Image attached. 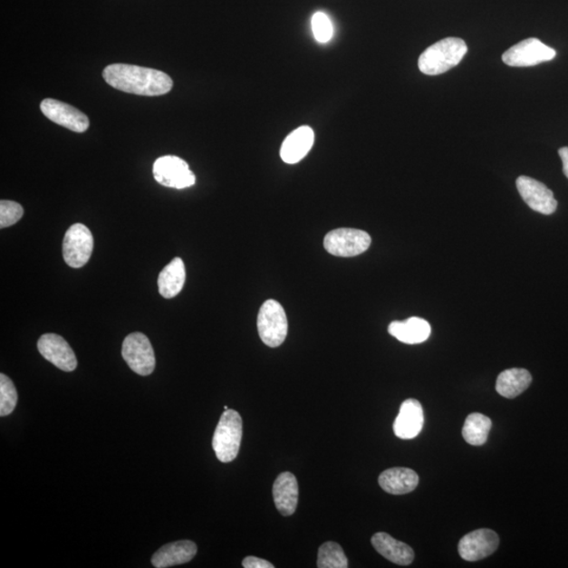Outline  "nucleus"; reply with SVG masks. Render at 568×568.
Listing matches in <instances>:
<instances>
[{
    "label": "nucleus",
    "instance_id": "obj_17",
    "mask_svg": "<svg viewBox=\"0 0 568 568\" xmlns=\"http://www.w3.org/2000/svg\"><path fill=\"white\" fill-rule=\"evenodd\" d=\"M274 502L283 515H292L298 505L299 486L296 477L290 472L280 474L273 486Z\"/></svg>",
    "mask_w": 568,
    "mask_h": 568
},
{
    "label": "nucleus",
    "instance_id": "obj_9",
    "mask_svg": "<svg viewBox=\"0 0 568 568\" xmlns=\"http://www.w3.org/2000/svg\"><path fill=\"white\" fill-rule=\"evenodd\" d=\"M153 174L159 185L178 189L193 187L196 182L194 173L188 163L178 156H162L155 161Z\"/></svg>",
    "mask_w": 568,
    "mask_h": 568
},
{
    "label": "nucleus",
    "instance_id": "obj_6",
    "mask_svg": "<svg viewBox=\"0 0 568 568\" xmlns=\"http://www.w3.org/2000/svg\"><path fill=\"white\" fill-rule=\"evenodd\" d=\"M94 249V238L89 228L82 224L70 226L63 243L65 264L80 269L88 264Z\"/></svg>",
    "mask_w": 568,
    "mask_h": 568
},
{
    "label": "nucleus",
    "instance_id": "obj_24",
    "mask_svg": "<svg viewBox=\"0 0 568 568\" xmlns=\"http://www.w3.org/2000/svg\"><path fill=\"white\" fill-rule=\"evenodd\" d=\"M317 566L319 568H347L349 561L342 547L336 542H325L318 552Z\"/></svg>",
    "mask_w": 568,
    "mask_h": 568
},
{
    "label": "nucleus",
    "instance_id": "obj_21",
    "mask_svg": "<svg viewBox=\"0 0 568 568\" xmlns=\"http://www.w3.org/2000/svg\"><path fill=\"white\" fill-rule=\"evenodd\" d=\"M186 283V266L181 258H174L163 267L159 277L160 295L171 299L178 295Z\"/></svg>",
    "mask_w": 568,
    "mask_h": 568
},
{
    "label": "nucleus",
    "instance_id": "obj_29",
    "mask_svg": "<svg viewBox=\"0 0 568 568\" xmlns=\"http://www.w3.org/2000/svg\"><path fill=\"white\" fill-rule=\"evenodd\" d=\"M559 156L563 163V173L568 178V147L561 148L559 149Z\"/></svg>",
    "mask_w": 568,
    "mask_h": 568
},
{
    "label": "nucleus",
    "instance_id": "obj_19",
    "mask_svg": "<svg viewBox=\"0 0 568 568\" xmlns=\"http://www.w3.org/2000/svg\"><path fill=\"white\" fill-rule=\"evenodd\" d=\"M379 485L384 492L391 495H406L413 492L419 485V476L413 469L394 467L379 476Z\"/></svg>",
    "mask_w": 568,
    "mask_h": 568
},
{
    "label": "nucleus",
    "instance_id": "obj_4",
    "mask_svg": "<svg viewBox=\"0 0 568 568\" xmlns=\"http://www.w3.org/2000/svg\"><path fill=\"white\" fill-rule=\"evenodd\" d=\"M257 326L261 341L267 347H280L284 342L289 330L284 306L276 300H266L260 308Z\"/></svg>",
    "mask_w": 568,
    "mask_h": 568
},
{
    "label": "nucleus",
    "instance_id": "obj_26",
    "mask_svg": "<svg viewBox=\"0 0 568 568\" xmlns=\"http://www.w3.org/2000/svg\"><path fill=\"white\" fill-rule=\"evenodd\" d=\"M312 30L316 41L320 43H329L334 34L332 24L328 15L323 12H317L312 17Z\"/></svg>",
    "mask_w": 568,
    "mask_h": 568
},
{
    "label": "nucleus",
    "instance_id": "obj_18",
    "mask_svg": "<svg viewBox=\"0 0 568 568\" xmlns=\"http://www.w3.org/2000/svg\"><path fill=\"white\" fill-rule=\"evenodd\" d=\"M371 544L385 559L398 565H409L413 563L415 553L413 548L390 536L387 533H377L371 538Z\"/></svg>",
    "mask_w": 568,
    "mask_h": 568
},
{
    "label": "nucleus",
    "instance_id": "obj_23",
    "mask_svg": "<svg viewBox=\"0 0 568 568\" xmlns=\"http://www.w3.org/2000/svg\"><path fill=\"white\" fill-rule=\"evenodd\" d=\"M492 420L487 416L474 413L467 418L462 428L463 438L471 446L480 447L487 441Z\"/></svg>",
    "mask_w": 568,
    "mask_h": 568
},
{
    "label": "nucleus",
    "instance_id": "obj_8",
    "mask_svg": "<svg viewBox=\"0 0 568 568\" xmlns=\"http://www.w3.org/2000/svg\"><path fill=\"white\" fill-rule=\"evenodd\" d=\"M556 54V51L548 47L538 38H527L509 48L502 55V61L509 67H534L541 63L553 61Z\"/></svg>",
    "mask_w": 568,
    "mask_h": 568
},
{
    "label": "nucleus",
    "instance_id": "obj_11",
    "mask_svg": "<svg viewBox=\"0 0 568 568\" xmlns=\"http://www.w3.org/2000/svg\"><path fill=\"white\" fill-rule=\"evenodd\" d=\"M521 197L532 210L544 215H552L557 210L558 202L550 188L542 182L520 176L515 181Z\"/></svg>",
    "mask_w": 568,
    "mask_h": 568
},
{
    "label": "nucleus",
    "instance_id": "obj_12",
    "mask_svg": "<svg viewBox=\"0 0 568 568\" xmlns=\"http://www.w3.org/2000/svg\"><path fill=\"white\" fill-rule=\"evenodd\" d=\"M497 534L488 528H481L466 534L459 542L458 551L462 559L479 561L491 556L499 546Z\"/></svg>",
    "mask_w": 568,
    "mask_h": 568
},
{
    "label": "nucleus",
    "instance_id": "obj_7",
    "mask_svg": "<svg viewBox=\"0 0 568 568\" xmlns=\"http://www.w3.org/2000/svg\"><path fill=\"white\" fill-rule=\"evenodd\" d=\"M122 357L130 370L140 376L151 375L155 370V352L149 338L142 332H132L122 344Z\"/></svg>",
    "mask_w": 568,
    "mask_h": 568
},
{
    "label": "nucleus",
    "instance_id": "obj_20",
    "mask_svg": "<svg viewBox=\"0 0 568 568\" xmlns=\"http://www.w3.org/2000/svg\"><path fill=\"white\" fill-rule=\"evenodd\" d=\"M430 325L422 318L410 317L406 322H394L389 325V332L406 344L427 342L430 336Z\"/></svg>",
    "mask_w": 568,
    "mask_h": 568
},
{
    "label": "nucleus",
    "instance_id": "obj_22",
    "mask_svg": "<svg viewBox=\"0 0 568 568\" xmlns=\"http://www.w3.org/2000/svg\"><path fill=\"white\" fill-rule=\"evenodd\" d=\"M533 378L525 369H509L498 376L496 390L501 396L513 400L530 388Z\"/></svg>",
    "mask_w": 568,
    "mask_h": 568
},
{
    "label": "nucleus",
    "instance_id": "obj_14",
    "mask_svg": "<svg viewBox=\"0 0 568 568\" xmlns=\"http://www.w3.org/2000/svg\"><path fill=\"white\" fill-rule=\"evenodd\" d=\"M424 414L421 403L408 400L401 404L400 415L394 422V433L400 439H414L421 433Z\"/></svg>",
    "mask_w": 568,
    "mask_h": 568
},
{
    "label": "nucleus",
    "instance_id": "obj_13",
    "mask_svg": "<svg viewBox=\"0 0 568 568\" xmlns=\"http://www.w3.org/2000/svg\"><path fill=\"white\" fill-rule=\"evenodd\" d=\"M37 348L42 356L63 371L77 368V358L64 339L56 334H44L39 338Z\"/></svg>",
    "mask_w": 568,
    "mask_h": 568
},
{
    "label": "nucleus",
    "instance_id": "obj_1",
    "mask_svg": "<svg viewBox=\"0 0 568 568\" xmlns=\"http://www.w3.org/2000/svg\"><path fill=\"white\" fill-rule=\"evenodd\" d=\"M103 78L116 90L140 96L165 95L173 89L172 78L165 72L133 64H110L103 71Z\"/></svg>",
    "mask_w": 568,
    "mask_h": 568
},
{
    "label": "nucleus",
    "instance_id": "obj_2",
    "mask_svg": "<svg viewBox=\"0 0 568 568\" xmlns=\"http://www.w3.org/2000/svg\"><path fill=\"white\" fill-rule=\"evenodd\" d=\"M467 52V45L461 38H444L423 52L418 67L423 74L440 75L458 65Z\"/></svg>",
    "mask_w": 568,
    "mask_h": 568
},
{
    "label": "nucleus",
    "instance_id": "obj_16",
    "mask_svg": "<svg viewBox=\"0 0 568 568\" xmlns=\"http://www.w3.org/2000/svg\"><path fill=\"white\" fill-rule=\"evenodd\" d=\"M198 548L193 541L180 540L159 548L152 557L156 568H167L189 563L197 554Z\"/></svg>",
    "mask_w": 568,
    "mask_h": 568
},
{
    "label": "nucleus",
    "instance_id": "obj_3",
    "mask_svg": "<svg viewBox=\"0 0 568 568\" xmlns=\"http://www.w3.org/2000/svg\"><path fill=\"white\" fill-rule=\"evenodd\" d=\"M243 439V419L238 411L226 409L221 415L213 437V449L219 461L232 462L238 456Z\"/></svg>",
    "mask_w": 568,
    "mask_h": 568
},
{
    "label": "nucleus",
    "instance_id": "obj_15",
    "mask_svg": "<svg viewBox=\"0 0 568 568\" xmlns=\"http://www.w3.org/2000/svg\"><path fill=\"white\" fill-rule=\"evenodd\" d=\"M314 141V130L308 126L300 127L286 137L280 149V158L289 165H295L308 155Z\"/></svg>",
    "mask_w": 568,
    "mask_h": 568
},
{
    "label": "nucleus",
    "instance_id": "obj_25",
    "mask_svg": "<svg viewBox=\"0 0 568 568\" xmlns=\"http://www.w3.org/2000/svg\"><path fill=\"white\" fill-rule=\"evenodd\" d=\"M18 400V394L14 383L11 379L0 375V416L5 417L13 413Z\"/></svg>",
    "mask_w": 568,
    "mask_h": 568
},
{
    "label": "nucleus",
    "instance_id": "obj_10",
    "mask_svg": "<svg viewBox=\"0 0 568 568\" xmlns=\"http://www.w3.org/2000/svg\"><path fill=\"white\" fill-rule=\"evenodd\" d=\"M41 110L48 120L72 130V132L83 133L90 127L87 115L68 103L47 98L41 103Z\"/></svg>",
    "mask_w": 568,
    "mask_h": 568
},
{
    "label": "nucleus",
    "instance_id": "obj_28",
    "mask_svg": "<svg viewBox=\"0 0 568 568\" xmlns=\"http://www.w3.org/2000/svg\"><path fill=\"white\" fill-rule=\"evenodd\" d=\"M243 565L245 568H274L269 561L253 556L246 557L243 561Z\"/></svg>",
    "mask_w": 568,
    "mask_h": 568
},
{
    "label": "nucleus",
    "instance_id": "obj_5",
    "mask_svg": "<svg viewBox=\"0 0 568 568\" xmlns=\"http://www.w3.org/2000/svg\"><path fill=\"white\" fill-rule=\"evenodd\" d=\"M371 238L367 232L356 228H337L326 234L324 249L337 257H355L369 250Z\"/></svg>",
    "mask_w": 568,
    "mask_h": 568
},
{
    "label": "nucleus",
    "instance_id": "obj_27",
    "mask_svg": "<svg viewBox=\"0 0 568 568\" xmlns=\"http://www.w3.org/2000/svg\"><path fill=\"white\" fill-rule=\"evenodd\" d=\"M24 217V208L15 201L0 202V227H9L17 224Z\"/></svg>",
    "mask_w": 568,
    "mask_h": 568
}]
</instances>
